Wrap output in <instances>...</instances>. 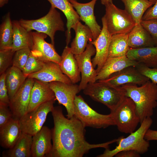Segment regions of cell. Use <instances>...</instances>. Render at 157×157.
<instances>
[{
    "mask_svg": "<svg viewBox=\"0 0 157 157\" xmlns=\"http://www.w3.org/2000/svg\"><path fill=\"white\" fill-rule=\"evenodd\" d=\"M128 41L129 46L131 48L155 46L151 35L141 23L136 24L129 33Z\"/></svg>",
    "mask_w": 157,
    "mask_h": 157,
    "instance_id": "26",
    "label": "cell"
},
{
    "mask_svg": "<svg viewBox=\"0 0 157 157\" xmlns=\"http://www.w3.org/2000/svg\"><path fill=\"white\" fill-rule=\"evenodd\" d=\"M115 156L116 157H140V154L135 150H126L118 152Z\"/></svg>",
    "mask_w": 157,
    "mask_h": 157,
    "instance_id": "41",
    "label": "cell"
},
{
    "mask_svg": "<svg viewBox=\"0 0 157 157\" xmlns=\"http://www.w3.org/2000/svg\"><path fill=\"white\" fill-rule=\"evenodd\" d=\"M55 101L44 103L21 117L19 122L22 132L33 136L40 131L48 113L52 111Z\"/></svg>",
    "mask_w": 157,
    "mask_h": 157,
    "instance_id": "9",
    "label": "cell"
},
{
    "mask_svg": "<svg viewBox=\"0 0 157 157\" xmlns=\"http://www.w3.org/2000/svg\"><path fill=\"white\" fill-rule=\"evenodd\" d=\"M22 133L19 119L13 118L8 122L0 127V144L4 148H12Z\"/></svg>",
    "mask_w": 157,
    "mask_h": 157,
    "instance_id": "23",
    "label": "cell"
},
{
    "mask_svg": "<svg viewBox=\"0 0 157 157\" xmlns=\"http://www.w3.org/2000/svg\"><path fill=\"white\" fill-rule=\"evenodd\" d=\"M51 6L58 8L64 14L67 19L65 32L66 46H68L71 38V30L79 21L80 17L69 0H47Z\"/></svg>",
    "mask_w": 157,
    "mask_h": 157,
    "instance_id": "21",
    "label": "cell"
},
{
    "mask_svg": "<svg viewBox=\"0 0 157 157\" xmlns=\"http://www.w3.org/2000/svg\"><path fill=\"white\" fill-rule=\"evenodd\" d=\"M46 63L34 56L31 52L22 71L27 77L28 75L37 72L42 69Z\"/></svg>",
    "mask_w": 157,
    "mask_h": 157,
    "instance_id": "33",
    "label": "cell"
},
{
    "mask_svg": "<svg viewBox=\"0 0 157 157\" xmlns=\"http://www.w3.org/2000/svg\"><path fill=\"white\" fill-rule=\"evenodd\" d=\"M54 127L52 129L53 147L48 157H82L93 149L109 148L117 139L98 144L85 140V127L74 115L70 118L63 115L60 106L54 107L51 112Z\"/></svg>",
    "mask_w": 157,
    "mask_h": 157,
    "instance_id": "1",
    "label": "cell"
},
{
    "mask_svg": "<svg viewBox=\"0 0 157 157\" xmlns=\"http://www.w3.org/2000/svg\"><path fill=\"white\" fill-rule=\"evenodd\" d=\"M5 72L0 75V103L9 106L10 99L8 90L5 83Z\"/></svg>",
    "mask_w": 157,
    "mask_h": 157,
    "instance_id": "39",
    "label": "cell"
},
{
    "mask_svg": "<svg viewBox=\"0 0 157 157\" xmlns=\"http://www.w3.org/2000/svg\"><path fill=\"white\" fill-rule=\"evenodd\" d=\"M12 24L13 33L12 50L15 52L27 48L31 49L33 44L31 31H27L20 25L19 21L13 20Z\"/></svg>",
    "mask_w": 157,
    "mask_h": 157,
    "instance_id": "27",
    "label": "cell"
},
{
    "mask_svg": "<svg viewBox=\"0 0 157 157\" xmlns=\"http://www.w3.org/2000/svg\"><path fill=\"white\" fill-rule=\"evenodd\" d=\"M110 113L115 126L122 133L130 134L133 132L140 123L135 104L129 97L125 96L115 110Z\"/></svg>",
    "mask_w": 157,
    "mask_h": 157,
    "instance_id": "7",
    "label": "cell"
},
{
    "mask_svg": "<svg viewBox=\"0 0 157 157\" xmlns=\"http://www.w3.org/2000/svg\"><path fill=\"white\" fill-rule=\"evenodd\" d=\"M119 88L125 96L131 98L135 104L140 124L146 118L151 117L157 106V85L150 80L139 87L129 84Z\"/></svg>",
    "mask_w": 157,
    "mask_h": 157,
    "instance_id": "2",
    "label": "cell"
},
{
    "mask_svg": "<svg viewBox=\"0 0 157 157\" xmlns=\"http://www.w3.org/2000/svg\"><path fill=\"white\" fill-rule=\"evenodd\" d=\"M102 28L101 33L94 41L89 42L92 44L95 48L96 52L94 57L92 59L93 67L97 73L102 68L108 58V49L112 35L108 30L105 18L101 19Z\"/></svg>",
    "mask_w": 157,
    "mask_h": 157,
    "instance_id": "15",
    "label": "cell"
},
{
    "mask_svg": "<svg viewBox=\"0 0 157 157\" xmlns=\"http://www.w3.org/2000/svg\"><path fill=\"white\" fill-rule=\"evenodd\" d=\"M101 3L105 5L109 3L113 2L112 0H101Z\"/></svg>",
    "mask_w": 157,
    "mask_h": 157,
    "instance_id": "44",
    "label": "cell"
},
{
    "mask_svg": "<svg viewBox=\"0 0 157 157\" xmlns=\"http://www.w3.org/2000/svg\"><path fill=\"white\" fill-rule=\"evenodd\" d=\"M150 79L140 73L136 67L130 66L111 75L107 78L101 81L115 87L132 84L140 86Z\"/></svg>",
    "mask_w": 157,
    "mask_h": 157,
    "instance_id": "13",
    "label": "cell"
},
{
    "mask_svg": "<svg viewBox=\"0 0 157 157\" xmlns=\"http://www.w3.org/2000/svg\"><path fill=\"white\" fill-rule=\"evenodd\" d=\"M52 129L43 126L33 136L31 157H48L52 149Z\"/></svg>",
    "mask_w": 157,
    "mask_h": 157,
    "instance_id": "17",
    "label": "cell"
},
{
    "mask_svg": "<svg viewBox=\"0 0 157 157\" xmlns=\"http://www.w3.org/2000/svg\"><path fill=\"white\" fill-rule=\"evenodd\" d=\"M83 90L85 94L105 105L110 112L115 110L125 97L119 87L100 81L88 83Z\"/></svg>",
    "mask_w": 157,
    "mask_h": 157,
    "instance_id": "5",
    "label": "cell"
},
{
    "mask_svg": "<svg viewBox=\"0 0 157 157\" xmlns=\"http://www.w3.org/2000/svg\"><path fill=\"white\" fill-rule=\"evenodd\" d=\"M12 49L0 50V74L5 73L12 63L15 53Z\"/></svg>",
    "mask_w": 157,
    "mask_h": 157,
    "instance_id": "35",
    "label": "cell"
},
{
    "mask_svg": "<svg viewBox=\"0 0 157 157\" xmlns=\"http://www.w3.org/2000/svg\"><path fill=\"white\" fill-rule=\"evenodd\" d=\"M34 81V79L27 78L10 100L9 107L13 118L19 119L27 112Z\"/></svg>",
    "mask_w": 157,
    "mask_h": 157,
    "instance_id": "14",
    "label": "cell"
},
{
    "mask_svg": "<svg viewBox=\"0 0 157 157\" xmlns=\"http://www.w3.org/2000/svg\"><path fill=\"white\" fill-rule=\"evenodd\" d=\"M144 138L148 141L157 140V130H153L149 129L145 134Z\"/></svg>",
    "mask_w": 157,
    "mask_h": 157,
    "instance_id": "42",
    "label": "cell"
},
{
    "mask_svg": "<svg viewBox=\"0 0 157 157\" xmlns=\"http://www.w3.org/2000/svg\"><path fill=\"white\" fill-rule=\"evenodd\" d=\"M153 120L151 117L145 118L137 130L130 133L127 137H120L116 142L118 145L113 149H105L102 154L97 157H113L118 152L126 150H135L140 154L148 151L150 147L149 141L144 138L145 134L151 126Z\"/></svg>",
    "mask_w": 157,
    "mask_h": 157,
    "instance_id": "3",
    "label": "cell"
},
{
    "mask_svg": "<svg viewBox=\"0 0 157 157\" xmlns=\"http://www.w3.org/2000/svg\"><path fill=\"white\" fill-rule=\"evenodd\" d=\"M141 24L151 35L155 46H157V20H142Z\"/></svg>",
    "mask_w": 157,
    "mask_h": 157,
    "instance_id": "37",
    "label": "cell"
},
{
    "mask_svg": "<svg viewBox=\"0 0 157 157\" xmlns=\"http://www.w3.org/2000/svg\"><path fill=\"white\" fill-rule=\"evenodd\" d=\"M126 56L151 68H157V46L140 48H130Z\"/></svg>",
    "mask_w": 157,
    "mask_h": 157,
    "instance_id": "25",
    "label": "cell"
},
{
    "mask_svg": "<svg viewBox=\"0 0 157 157\" xmlns=\"http://www.w3.org/2000/svg\"><path fill=\"white\" fill-rule=\"evenodd\" d=\"M73 29L75 36L71 42L70 48L74 54L76 55L85 50L88 43L92 41L93 35L89 27L80 21L76 23Z\"/></svg>",
    "mask_w": 157,
    "mask_h": 157,
    "instance_id": "24",
    "label": "cell"
},
{
    "mask_svg": "<svg viewBox=\"0 0 157 157\" xmlns=\"http://www.w3.org/2000/svg\"><path fill=\"white\" fill-rule=\"evenodd\" d=\"M13 33L12 21L8 12L4 17L0 26V50L12 49Z\"/></svg>",
    "mask_w": 157,
    "mask_h": 157,
    "instance_id": "32",
    "label": "cell"
},
{
    "mask_svg": "<svg viewBox=\"0 0 157 157\" xmlns=\"http://www.w3.org/2000/svg\"><path fill=\"white\" fill-rule=\"evenodd\" d=\"M34 80L27 112L34 110L44 103L51 101H55L56 100L49 83Z\"/></svg>",
    "mask_w": 157,
    "mask_h": 157,
    "instance_id": "18",
    "label": "cell"
},
{
    "mask_svg": "<svg viewBox=\"0 0 157 157\" xmlns=\"http://www.w3.org/2000/svg\"><path fill=\"white\" fill-rule=\"evenodd\" d=\"M13 117L9 106L0 103V127L6 124Z\"/></svg>",
    "mask_w": 157,
    "mask_h": 157,
    "instance_id": "38",
    "label": "cell"
},
{
    "mask_svg": "<svg viewBox=\"0 0 157 157\" xmlns=\"http://www.w3.org/2000/svg\"><path fill=\"white\" fill-rule=\"evenodd\" d=\"M31 33L33 43L31 49L32 53L45 63L52 62L59 65L61 56L56 51L54 45L45 40L47 35L37 31H31Z\"/></svg>",
    "mask_w": 157,
    "mask_h": 157,
    "instance_id": "12",
    "label": "cell"
},
{
    "mask_svg": "<svg viewBox=\"0 0 157 157\" xmlns=\"http://www.w3.org/2000/svg\"><path fill=\"white\" fill-rule=\"evenodd\" d=\"M96 50L94 46L88 43L85 50L82 53L74 55L81 74L79 85L80 91L83 90L89 83L96 81L97 72L93 67L91 57L95 55Z\"/></svg>",
    "mask_w": 157,
    "mask_h": 157,
    "instance_id": "10",
    "label": "cell"
},
{
    "mask_svg": "<svg viewBox=\"0 0 157 157\" xmlns=\"http://www.w3.org/2000/svg\"><path fill=\"white\" fill-rule=\"evenodd\" d=\"M152 7L149 8L144 13L142 20H157V0Z\"/></svg>",
    "mask_w": 157,
    "mask_h": 157,
    "instance_id": "40",
    "label": "cell"
},
{
    "mask_svg": "<svg viewBox=\"0 0 157 157\" xmlns=\"http://www.w3.org/2000/svg\"><path fill=\"white\" fill-rule=\"evenodd\" d=\"M105 6L106 13L104 16L110 35L129 34L136 24L129 13L125 9L117 8L113 2Z\"/></svg>",
    "mask_w": 157,
    "mask_h": 157,
    "instance_id": "8",
    "label": "cell"
},
{
    "mask_svg": "<svg viewBox=\"0 0 157 157\" xmlns=\"http://www.w3.org/2000/svg\"><path fill=\"white\" fill-rule=\"evenodd\" d=\"M33 136L22 132L14 146L4 151L2 156L4 157H31V148Z\"/></svg>",
    "mask_w": 157,
    "mask_h": 157,
    "instance_id": "28",
    "label": "cell"
},
{
    "mask_svg": "<svg viewBox=\"0 0 157 157\" xmlns=\"http://www.w3.org/2000/svg\"><path fill=\"white\" fill-rule=\"evenodd\" d=\"M125 9L132 17L136 24H140L142 17L153 4L149 0H121Z\"/></svg>",
    "mask_w": 157,
    "mask_h": 157,
    "instance_id": "30",
    "label": "cell"
},
{
    "mask_svg": "<svg viewBox=\"0 0 157 157\" xmlns=\"http://www.w3.org/2000/svg\"><path fill=\"white\" fill-rule=\"evenodd\" d=\"M74 115L84 126L96 129L115 126L112 114L99 113L92 109L80 95H76L74 101Z\"/></svg>",
    "mask_w": 157,
    "mask_h": 157,
    "instance_id": "6",
    "label": "cell"
},
{
    "mask_svg": "<svg viewBox=\"0 0 157 157\" xmlns=\"http://www.w3.org/2000/svg\"><path fill=\"white\" fill-rule=\"evenodd\" d=\"M140 72L150 79L153 83H157V68H151L138 63L135 67Z\"/></svg>",
    "mask_w": 157,
    "mask_h": 157,
    "instance_id": "36",
    "label": "cell"
},
{
    "mask_svg": "<svg viewBox=\"0 0 157 157\" xmlns=\"http://www.w3.org/2000/svg\"><path fill=\"white\" fill-rule=\"evenodd\" d=\"M53 91L56 100L66 108L68 118L74 115V101L76 94L80 91L78 85L68 84L60 81L49 83Z\"/></svg>",
    "mask_w": 157,
    "mask_h": 157,
    "instance_id": "11",
    "label": "cell"
},
{
    "mask_svg": "<svg viewBox=\"0 0 157 157\" xmlns=\"http://www.w3.org/2000/svg\"><path fill=\"white\" fill-rule=\"evenodd\" d=\"M138 63L129 59L126 56L108 58L102 68L97 73L96 81L108 78L113 74L130 66L135 67Z\"/></svg>",
    "mask_w": 157,
    "mask_h": 157,
    "instance_id": "20",
    "label": "cell"
},
{
    "mask_svg": "<svg viewBox=\"0 0 157 157\" xmlns=\"http://www.w3.org/2000/svg\"><path fill=\"white\" fill-rule=\"evenodd\" d=\"M27 78L48 83L60 81L68 84L72 83L69 78L63 73L59 65L52 62L46 63L42 69L28 75Z\"/></svg>",
    "mask_w": 157,
    "mask_h": 157,
    "instance_id": "19",
    "label": "cell"
},
{
    "mask_svg": "<svg viewBox=\"0 0 157 157\" xmlns=\"http://www.w3.org/2000/svg\"><path fill=\"white\" fill-rule=\"evenodd\" d=\"M97 0H92L87 3H81L76 0H69L76 10L80 20L83 22L91 31L93 35L92 41L97 38L101 31V26L96 21L94 14V6Z\"/></svg>",
    "mask_w": 157,
    "mask_h": 157,
    "instance_id": "16",
    "label": "cell"
},
{
    "mask_svg": "<svg viewBox=\"0 0 157 157\" xmlns=\"http://www.w3.org/2000/svg\"><path fill=\"white\" fill-rule=\"evenodd\" d=\"M19 21L20 25L28 32L35 30L46 34L54 45L56 32L65 30L64 24L60 13L56 8L51 6L48 13L39 19L31 20L21 19Z\"/></svg>",
    "mask_w": 157,
    "mask_h": 157,
    "instance_id": "4",
    "label": "cell"
},
{
    "mask_svg": "<svg viewBox=\"0 0 157 157\" xmlns=\"http://www.w3.org/2000/svg\"><path fill=\"white\" fill-rule=\"evenodd\" d=\"M129 34H119L112 35L108 58L126 56L130 48L128 45Z\"/></svg>",
    "mask_w": 157,
    "mask_h": 157,
    "instance_id": "31",
    "label": "cell"
},
{
    "mask_svg": "<svg viewBox=\"0 0 157 157\" xmlns=\"http://www.w3.org/2000/svg\"><path fill=\"white\" fill-rule=\"evenodd\" d=\"M62 71L70 79L72 83L76 84L80 81L81 76L77 61L70 47L66 46L61 56L59 65Z\"/></svg>",
    "mask_w": 157,
    "mask_h": 157,
    "instance_id": "22",
    "label": "cell"
},
{
    "mask_svg": "<svg viewBox=\"0 0 157 157\" xmlns=\"http://www.w3.org/2000/svg\"><path fill=\"white\" fill-rule=\"evenodd\" d=\"M9 0H0V7L1 8L7 4Z\"/></svg>",
    "mask_w": 157,
    "mask_h": 157,
    "instance_id": "43",
    "label": "cell"
},
{
    "mask_svg": "<svg viewBox=\"0 0 157 157\" xmlns=\"http://www.w3.org/2000/svg\"><path fill=\"white\" fill-rule=\"evenodd\" d=\"M31 52L29 48L22 49L15 51L12 65L22 71L24 67Z\"/></svg>",
    "mask_w": 157,
    "mask_h": 157,
    "instance_id": "34",
    "label": "cell"
},
{
    "mask_svg": "<svg viewBox=\"0 0 157 157\" xmlns=\"http://www.w3.org/2000/svg\"><path fill=\"white\" fill-rule=\"evenodd\" d=\"M5 73V83L10 100L27 77L21 70L13 65L8 69Z\"/></svg>",
    "mask_w": 157,
    "mask_h": 157,
    "instance_id": "29",
    "label": "cell"
},
{
    "mask_svg": "<svg viewBox=\"0 0 157 157\" xmlns=\"http://www.w3.org/2000/svg\"><path fill=\"white\" fill-rule=\"evenodd\" d=\"M149 1L151 2L153 4H154L156 2V0H149Z\"/></svg>",
    "mask_w": 157,
    "mask_h": 157,
    "instance_id": "45",
    "label": "cell"
}]
</instances>
